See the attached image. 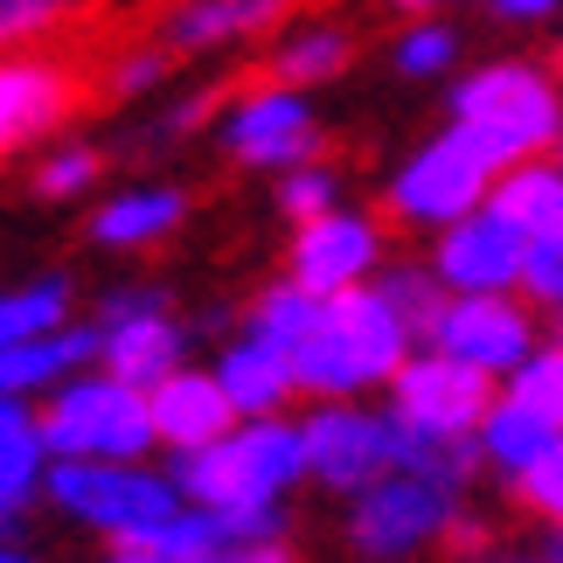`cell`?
<instances>
[{
	"instance_id": "74e56055",
	"label": "cell",
	"mask_w": 563,
	"mask_h": 563,
	"mask_svg": "<svg viewBox=\"0 0 563 563\" xmlns=\"http://www.w3.org/2000/svg\"><path fill=\"white\" fill-rule=\"evenodd\" d=\"M209 104H216L209 91H202V98H181V104H175V112H167V119H161V133H195V125H202V112H209Z\"/></svg>"
},
{
	"instance_id": "484cf974",
	"label": "cell",
	"mask_w": 563,
	"mask_h": 563,
	"mask_svg": "<svg viewBox=\"0 0 563 563\" xmlns=\"http://www.w3.org/2000/svg\"><path fill=\"white\" fill-rule=\"evenodd\" d=\"M98 181H104V154L91 140H56V146H42V161L29 167V188L42 202H84Z\"/></svg>"
},
{
	"instance_id": "30bf717a",
	"label": "cell",
	"mask_w": 563,
	"mask_h": 563,
	"mask_svg": "<svg viewBox=\"0 0 563 563\" xmlns=\"http://www.w3.org/2000/svg\"><path fill=\"white\" fill-rule=\"evenodd\" d=\"M383 389H389V418L418 424V431H439V439H481V418L494 410V397H501V383L487 369L431 349V341H418L410 362Z\"/></svg>"
},
{
	"instance_id": "e0dca14e",
	"label": "cell",
	"mask_w": 563,
	"mask_h": 563,
	"mask_svg": "<svg viewBox=\"0 0 563 563\" xmlns=\"http://www.w3.org/2000/svg\"><path fill=\"white\" fill-rule=\"evenodd\" d=\"M292 0H175L161 21V42L175 56H209V49H236V42H257L286 21Z\"/></svg>"
},
{
	"instance_id": "836d02e7",
	"label": "cell",
	"mask_w": 563,
	"mask_h": 563,
	"mask_svg": "<svg viewBox=\"0 0 563 563\" xmlns=\"http://www.w3.org/2000/svg\"><path fill=\"white\" fill-rule=\"evenodd\" d=\"M175 49H167V42H161V49H125L119 63H112V91L119 98H146V91H161V84H167V70H175Z\"/></svg>"
},
{
	"instance_id": "b9f144b4",
	"label": "cell",
	"mask_w": 563,
	"mask_h": 563,
	"mask_svg": "<svg viewBox=\"0 0 563 563\" xmlns=\"http://www.w3.org/2000/svg\"><path fill=\"white\" fill-rule=\"evenodd\" d=\"M543 556H550V563H563V522L550 529V543H543Z\"/></svg>"
},
{
	"instance_id": "44dd1931",
	"label": "cell",
	"mask_w": 563,
	"mask_h": 563,
	"mask_svg": "<svg viewBox=\"0 0 563 563\" xmlns=\"http://www.w3.org/2000/svg\"><path fill=\"white\" fill-rule=\"evenodd\" d=\"M355 63V29H341V21H299L272 42L265 56V77L272 84H292V91H320V84L349 77Z\"/></svg>"
},
{
	"instance_id": "3957f363",
	"label": "cell",
	"mask_w": 563,
	"mask_h": 563,
	"mask_svg": "<svg viewBox=\"0 0 563 563\" xmlns=\"http://www.w3.org/2000/svg\"><path fill=\"white\" fill-rule=\"evenodd\" d=\"M445 112H452L445 125H460L494 167L543 161L563 146V77H550L543 63H522V56L473 63V70L452 77Z\"/></svg>"
},
{
	"instance_id": "ab89813d",
	"label": "cell",
	"mask_w": 563,
	"mask_h": 563,
	"mask_svg": "<svg viewBox=\"0 0 563 563\" xmlns=\"http://www.w3.org/2000/svg\"><path fill=\"white\" fill-rule=\"evenodd\" d=\"M21 515H29V508H8V501H0V543H14V536H21Z\"/></svg>"
},
{
	"instance_id": "7dc6e473",
	"label": "cell",
	"mask_w": 563,
	"mask_h": 563,
	"mask_svg": "<svg viewBox=\"0 0 563 563\" xmlns=\"http://www.w3.org/2000/svg\"><path fill=\"white\" fill-rule=\"evenodd\" d=\"M556 161H563V146H556Z\"/></svg>"
},
{
	"instance_id": "ba28073f",
	"label": "cell",
	"mask_w": 563,
	"mask_h": 563,
	"mask_svg": "<svg viewBox=\"0 0 563 563\" xmlns=\"http://www.w3.org/2000/svg\"><path fill=\"white\" fill-rule=\"evenodd\" d=\"M320 112H313V98L307 91H292V84H257V91L244 98H230V112L216 119V146L236 161V167H251V175H286V167H307L320 161Z\"/></svg>"
},
{
	"instance_id": "2e32d148",
	"label": "cell",
	"mask_w": 563,
	"mask_h": 563,
	"mask_svg": "<svg viewBox=\"0 0 563 563\" xmlns=\"http://www.w3.org/2000/svg\"><path fill=\"white\" fill-rule=\"evenodd\" d=\"M181 362H188V328L175 320V307H146V313L98 320V369L154 389L161 376H175Z\"/></svg>"
},
{
	"instance_id": "52a82bcc",
	"label": "cell",
	"mask_w": 563,
	"mask_h": 563,
	"mask_svg": "<svg viewBox=\"0 0 563 563\" xmlns=\"http://www.w3.org/2000/svg\"><path fill=\"white\" fill-rule=\"evenodd\" d=\"M466 508V494H452L418 473H383L376 487L349 494V550L362 563H410L431 543H445L452 515Z\"/></svg>"
},
{
	"instance_id": "8fae6325",
	"label": "cell",
	"mask_w": 563,
	"mask_h": 563,
	"mask_svg": "<svg viewBox=\"0 0 563 563\" xmlns=\"http://www.w3.org/2000/svg\"><path fill=\"white\" fill-rule=\"evenodd\" d=\"M424 341L473 362V369H487L494 383H508L536 355L543 320H536V299H522V292H445V307L424 328Z\"/></svg>"
},
{
	"instance_id": "4fadbf2b",
	"label": "cell",
	"mask_w": 563,
	"mask_h": 563,
	"mask_svg": "<svg viewBox=\"0 0 563 563\" xmlns=\"http://www.w3.org/2000/svg\"><path fill=\"white\" fill-rule=\"evenodd\" d=\"M522 257L529 236L494 209H473L460 223L431 230V257L424 265L439 272L445 292H522Z\"/></svg>"
},
{
	"instance_id": "f1b7e54d",
	"label": "cell",
	"mask_w": 563,
	"mask_h": 563,
	"mask_svg": "<svg viewBox=\"0 0 563 563\" xmlns=\"http://www.w3.org/2000/svg\"><path fill=\"white\" fill-rule=\"evenodd\" d=\"M376 286L389 292V307H397L418 334H424L431 320H439V307H445V286H439V272H431V265H383Z\"/></svg>"
},
{
	"instance_id": "ffe728a7",
	"label": "cell",
	"mask_w": 563,
	"mask_h": 563,
	"mask_svg": "<svg viewBox=\"0 0 563 563\" xmlns=\"http://www.w3.org/2000/svg\"><path fill=\"white\" fill-rule=\"evenodd\" d=\"M98 362V320H70L56 334H29V341H8L0 349V397H49L63 389L77 369Z\"/></svg>"
},
{
	"instance_id": "ee69618b",
	"label": "cell",
	"mask_w": 563,
	"mask_h": 563,
	"mask_svg": "<svg viewBox=\"0 0 563 563\" xmlns=\"http://www.w3.org/2000/svg\"><path fill=\"white\" fill-rule=\"evenodd\" d=\"M550 341H563V307H550Z\"/></svg>"
},
{
	"instance_id": "d590c367",
	"label": "cell",
	"mask_w": 563,
	"mask_h": 563,
	"mask_svg": "<svg viewBox=\"0 0 563 563\" xmlns=\"http://www.w3.org/2000/svg\"><path fill=\"white\" fill-rule=\"evenodd\" d=\"M487 8L501 14V21H522V29H529V21H550V14H563V0H487Z\"/></svg>"
},
{
	"instance_id": "e575fe53",
	"label": "cell",
	"mask_w": 563,
	"mask_h": 563,
	"mask_svg": "<svg viewBox=\"0 0 563 563\" xmlns=\"http://www.w3.org/2000/svg\"><path fill=\"white\" fill-rule=\"evenodd\" d=\"M146 307H167V292L161 286H112L98 299V313L91 320H119V313H146Z\"/></svg>"
},
{
	"instance_id": "1f68e13d",
	"label": "cell",
	"mask_w": 563,
	"mask_h": 563,
	"mask_svg": "<svg viewBox=\"0 0 563 563\" xmlns=\"http://www.w3.org/2000/svg\"><path fill=\"white\" fill-rule=\"evenodd\" d=\"M515 501H522L543 529H556V522H563V439H556V445H550L529 473H515Z\"/></svg>"
},
{
	"instance_id": "4dcf8cb0",
	"label": "cell",
	"mask_w": 563,
	"mask_h": 563,
	"mask_svg": "<svg viewBox=\"0 0 563 563\" xmlns=\"http://www.w3.org/2000/svg\"><path fill=\"white\" fill-rule=\"evenodd\" d=\"M84 0H0V56L8 49H29V42L56 35Z\"/></svg>"
},
{
	"instance_id": "9a60e30c",
	"label": "cell",
	"mask_w": 563,
	"mask_h": 563,
	"mask_svg": "<svg viewBox=\"0 0 563 563\" xmlns=\"http://www.w3.org/2000/svg\"><path fill=\"white\" fill-rule=\"evenodd\" d=\"M146 404H154V431L167 452H195V445H216L223 431L236 424V404L216 369H195V362H181L175 376H161L154 389H146Z\"/></svg>"
},
{
	"instance_id": "5bb4252c",
	"label": "cell",
	"mask_w": 563,
	"mask_h": 563,
	"mask_svg": "<svg viewBox=\"0 0 563 563\" xmlns=\"http://www.w3.org/2000/svg\"><path fill=\"white\" fill-rule=\"evenodd\" d=\"M77 112V70L56 56L8 49L0 56V161L29 154V146L56 140Z\"/></svg>"
},
{
	"instance_id": "d6986e66",
	"label": "cell",
	"mask_w": 563,
	"mask_h": 563,
	"mask_svg": "<svg viewBox=\"0 0 563 563\" xmlns=\"http://www.w3.org/2000/svg\"><path fill=\"white\" fill-rule=\"evenodd\" d=\"M216 376H223L230 389V404H236V418H278L292 397H299V369H292V349H278V341L265 334H230L223 341V355L209 362Z\"/></svg>"
},
{
	"instance_id": "f546056e",
	"label": "cell",
	"mask_w": 563,
	"mask_h": 563,
	"mask_svg": "<svg viewBox=\"0 0 563 563\" xmlns=\"http://www.w3.org/2000/svg\"><path fill=\"white\" fill-rule=\"evenodd\" d=\"M501 389H515V397L536 404L550 424H563V341H536V355H529Z\"/></svg>"
},
{
	"instance_id": "7c38bea8",
	"label": "cell",
	"mask_w": 563,
	"mask_h": 563,
	"mask_svg": "<svg viewBox=\"0 0 563 563\" xmlns=\"http://www.w3.org/2000/svg\"><path fill=\"white\" fill-rule=\"evenodd\" d=\"M286 272L299 278L307 292L334 299V292H355L383 272V223L369 209H328L313 223H292V244H286Z\"/></svg>"
},
{
	"instance_id": "cb8c5ba5",
	"label": "cell",
	"mask_w": 563,
	"mask_h": 563,
	"mask_svg": "<svg viewBox=\"0 0 563 563\" xmlns=\"http://www.w3.org/2000/svg\"><path fill=\"white\" fill-rule=\"evenodd\" d=\"M487 209L508 216L522 236L556 230V223H563V161L543 154V161H515V167H501V175H494V188H487Z\"/></svg>"
},
{
	"instance_id": "277c9868",
	"label": "cell",
	"mask_w": 563,
	"mask_h": 563,
	"mask_svg": "<svg viewBox=\"0 0 563 563\" xmlns=\"http://www.w3.org/2000/svg\"><path fill=\"white\" fill-rule=\"evenodd\" d=\"M42 494L70 522L98 529L104 543H146L161 522H175L188 508L175 473H154L146 460H56Z\"/></svg>"
},
{
	"instance_id": "f35d334b",
	"label": "cell",
	"mask_w": 563,
	"mask_h": 563,
	"mask_svg": "<svg viewBox=\"0 0 563 563\" xmlns=\"http://www.w3.org/2000/svg\"><path fill=\"white\" fill-rule=\"evenodd\" d=\"M98 563H181V556H161V550H140V543H112V556Z\"/></svg>"
},
{
	"instance_id": "c3c4849f",
	"label": "cell",
	"mask_w": 563,
	"mask_h": 563,
	"mask_svg": "<svg viewBox=\"0 0 563 563\" xmlns=\"http://www.w3.org/2000/svg\"><path fill=\"white\" fill-rule=\"evenodd\" d=\"M556 56H563V49H556Z\"/></svg>"
},
{
	"instance_id": "8d00e7d4",
	"label": "cell",
	"mask_w": 563,
	"mask_h": 563,
	"mask_svg": "<svg viewBox=\"0 0 563 563\" xmlns=\"http://www.w3.org/2000/svg\"><path fill=\"white\" fill-rule=\"evenodd\" d=\"M236 563H299V556H292V536H265V543L236 550Z\"/></svg>"
},
{
	"instance_id": "7bdbcfd3",
	"label": "cell",
	"mask_w": 563,
	"mask_h": 563,
	"mask_svg": "<svg viewBox=\"0 0 563 563\" xmlns=\"http://www.w3.org/2000/svg\"><path fill=\"white\" fill-rule=\"evenodd\" d=\"M0 563H35V556H21L14 543H0Z\"/></svg>"
},
{
	"instance_id": "60d3db41",
	"label": "cell",
	"mask_w": 563,
	"mask_h": 563,
	"mask_svg": "<svg viewBox=\"0 0 563 563\" xmlns=\"http://www.w3.org/2000/svg\"><path fill=\"white\" fill-rule=\"evenodd\" d=\"M383 8H397V14H431V8H445V0H383Z\"/></svg>"
},
{
	"instance_id": "f6af8a7d",
	"label": "cell",
	"mask_w": 563,
	"mask_h": 563,
	"mask_svg": "<svg viewBox=\"0 0 563 563\" xmlns=\"http://www.w3.org/2000/svg\"><path fill=\"white\" fill-rule=\"evenodd\" d=\"M487 563H550V556H487Z\"/></svg>"
},
{
	"instance_id": "d4e9b609",
	"label": "cell",
	"mask_w": 563,
	"mask_h": 563,
	"mask_svg": "<svg viewBox=\"0 0 563 563\" xmlns=\"http://www.w3.org/2000/svg\"><path fill=\"white\" fill-rule=\"evenodd\" d=\"M320 307H328V299H320V292H307V286H299V278L286 272V278H272V286L251 299L244 328H251V334H265V341H278V349H299V341L313 334Z\"/></svg>"
},
{
	"instance_id": "ac0fdd59",
	"label": "cell",
	"mask_w": 563,
	"mask_h": 563,
	"mask_svg": "<svg viewBox=\"0 0 563 563\" xmlns=\"http://www.w3.org/2000/svg\"><path fill=\"white\" fill-rule=\"evenodd\" d=\"M188 223V188L175 181H133L119 195H104L91 209V244L98 251H154Z\"/></svg>"
},
{
	"instance_id": "603a6c76",
	"label": "cell",
	"mask_w": 563,
	"mask_h": 563,
	"mask_svg": "<svg viewBox=\"0 0 563 563\" xmlns=\"http://www.w3.org/2000/svg\"><path fill=\"white\" fill-rule=\"evenodd\" d=\"M556 439H563V424H550L543 410L522 404L515 389H501V397H494V410L481 418V460H487L494 473H508V481H515V473H529Z\"/></svg>"
},
{
	"instance_id": "d6a6232c",
	"label": "cell",
	"mask_w": 563,
	"mask_h": 563,
	"mask_svg": "<svg viewBox=\"0 0 563 563\" xmlns=\"http://www.w3.org/2000/svg\"><path fill=\"white\" fill-rule=\"evenodd\" d=\"M522 299H536V307H563V223L529 236V257H522Z\"/></svg>"
},
{
	"instance_id": "5b68a950",
	"label": "cell",
	"mask_w": 563,
	"mask_h": 563,
	"mask_svg": "<svg viewBox=\"0 0 563 563\" xmlns=\"http://www.w3.org/2000/svg\"><path fill=\"white\" fill-rule=\"evenodd\" d=\"M42 439H49L56 460H146L161 445V431L146 389L91 362L42 397Z\"/></svg>"
},
{
	"instance_id": "8992f818",
	"label": "cell",
	"mask_w": 563,
	"mask_h": 563,
	"mask_svg": "<svg viewBox=\"0 0 563 563\" xmlns=\"http://www.w3.org/2000/svg\"><path fill=\"white\" fill-rule=\"evenodd\" d=\"M494 175H501V167H494L460 125H439L431 140H418L397 161V175L383 181V202L410 230H445V223H460V216L487 209Z\"/></svg>"
},
{
	"instance_id": "83f0119b",
	"label": "cell",
	"mask_w": 563,
	"mask_h": 563,
	"mask_svg": "<svg viewBox=\"0 0 563 563\" xmlns=\"http://www.w3.org/2000/svg\"><path fill=\"white\" fill-rule=\"evenodd\" d=\"M272 209L286 216V223H313V216L341 209V175H334V167H320V161L286 167V175L272 181Z\"/></svg>"
},
{
	"instance_id": "bcb514c9",
	"label": "cell",
	"mask_w": 563,
	"mask_h": 563,
	"mask_svg": "<svg viewBox=\"0 0 563 563\" xmlns=\"http://www.w3.org/2000/svg\"><path fill=\"white\" fill-rule=\"evenodd\" d=\"M202 563H236V550H223V556H202Z\"/></svg>"
},
{
	"instance_id": "4316f807",
	"label": "cell",
	"mask_w": 563,
	"mask_h": 563,
	"mask_svg": "<svg viewBox=\"0 0 563 563\" xmlns=\"http://www.w3.org/2000/svg\"><path fill=\"white\" fill-rule=\"evenodd\" d=\"M452 63H460V29L452 21H431V14H410V29H397L389 42V70L397 77H452Z\"/></svg>"
},
{
	"instance_id": "7a4b0ae2",
	"label": "cell",
	"mask_w": 563,
	"mask_h": 563,
	"mask_svg": "<svg viewBox=\"0 0 563 563\" xmlns=\"http://www.w3.org/2000/svg\"><path fill=\"white\" fill-rule=\"evenodd\" d=\"M418 328L389 307V292L376 286H355V292H334L320 307L313 334L292 349V369H299V397H362V389H383L389 376L410 362L418 349Z\"/></svg>"
},
{
	"instance_id": "6da1fadb",
	"label": "cell",
	"mask_w": 563,
	"mask_h": 563,
	"mask_svg": "<svg viewBox=\"0 0 563 563\" xmlns=\"http://www.w3.org/2000/svg\"><path fill=\"white\" fill-rule=\"evenodd\" d=\"M175 481L195 508H209L230 529V550L265 543L286 529V494L307 481V439L299 418H236L216 445L175 452Z\"/></svg>"
},
{
	"instance_id": "7402d4cb",
	"label": "cell",
	"mask_w": 563,
	"mask_h": 563,
	"mask_svg": "<svg viewBox=\"0 0 563 563\" xmlns=\"http://www.w3.org/2000/svg\"><path fill=\"white\" fill-rule=\"evenodd\" d=\"M56 452L42 439V410L29 397H0V501L29 508L42 487H49Z\"/></svg>"
},
{
	"instance_id": "9c48e42d",
	"label": "cell",
	"mask_w": 563,
	"mask_h": 563,
	"mask_svg": "<svg viewBox=\"0 0 563 563\" xmlns=\"http://www.w3.org/2000/svg\"><path fill=\"white\" fill-rule=\"evenodd\" d=\"M299 439H307V481L328 494H362L383 473H397V418L369 410L362 397H320L299 418Z\"/></svg>"
}]
</instances>
